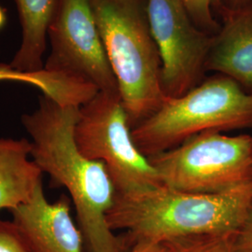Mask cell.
<instances>
[{
    "mask_svg": "<svg viewBox=\"0 0 252 252\" xmlns=\"http://www.w3.org/2000/svg\"><path fill=\"white\" fill-rule=\"evenodd\" d=\"M79 109L39 96L37 108L21 118L31 137V158L53 185L67 189L88 252H129L125 236L114 234L107 221L117 193L108 169L85 157L75 142Z\"/></svg>",
    "mask_w": 252,
    "mask_h": 252,
    "instance_id": "cell-1",
    "label": "cell"
},
{
    "mask_svg": "<svg viewBox=\"0 0 252 252\" xmlns=\"http://www.w3.org/2000/svg\"><path fill=\"white\" fill-rule=\"evenodd\" d=\"M252 205V179L222 193H193L163 184L116 193L107 221L126 231L130 249L139 242L164 243L201 234L234 235Z\"/></svg>",
    "mask_w": 252,
    "mask_h": 252,
    "instance_id": "cell-2",
    "label": "cell"
},
{
    "mask_svg": "<svg viewBox=\"0 0 252 252\" xmlns=\"http://www.w3.org/2000/svg\"><path fill=\"white\" fill-rule=\"evenodd\" d=\"M108 62L131 126L152 115L165 98L162 61L146 0H91Z\"/></svg>",
    "mask_w": 252,
    "mask_h": 252,
    "instance_id": "cell-3",
    "label": "cell"
},
{
    "mask_svg": "<svg viewBox=\"0 0 252 252\" xmlns=\"http://www.w3.org/2000/svg\"><path fill=\"white\" fill-rule=\"evenodd\" d=\"M252 126V93L221 75L203 80L162 105L132 129L136 147L152 157L204 132H222Z\"/></svg>",
    "mask_w": 252,
    "mask_h": 252,
    "instance_id": "cell-4",
    "label": "cell"
},
{
    "mask_svg": "<svg viewBox=\"0 0 252 252\" xmlns=\"http://www.w3.org/2000/svg\"><path fill=\"white\" fill-rule=\"evenodd\" d=\"M118 91H99L79 109L76 145L85 157L105 163L117 193L161 185L150 159L136 147Z\"/></svg>",
    "mask_w": 252,
    "mask_h": 252,
    "instance_id": "cell-5",
    "label": "cell"
},
{
    "mask_svg": "<svg viewBox=\"0 0 252 252\" xmlns=\"http://www.w3.org/2000/svg\"><path fill=\"white\" fill-rule=\"evenodd\" d=\"M162 184L193 193H222L252 179V136L208 131L149 157Z\"/></svg>",
    "mask_w": 252,
    "mask_h": 252,
    "instance_id": "cell-6",
    "label": "cell"
},
{
    "mask_svg": "<svg viewBox=\"0 0 252 252\" xmlns=\"http://www.w3.org/2000/svg\"><path fill=\"white\" fill-rule=\"evenodd\" d=\"M48 40L45 70L81 78L99 91H118L91 0H59Z\"/></svg>",
    "mask_w": 252,
    "mask_h": 252,
    "instance_id": "cell-7",
    "label": "cell"
},
{
    "mask_svg": "<svg viewBox=\"0 0 252 252\" xmlns=\"http://www.w3.org/2000/svg\"><path fill=\"white\" fill-rule=\"evenodd\" d=\"M146 5L164 94L180 96L203 81L213 35L193 23L180 0H146Z\"/></svg>",
    "mask_w": 252,
    "mask_h": 252,
    "instance_id": "cell-8",
    "label": "cell"
},
{
    "mask_svg": "<svg viewBox=\"0 0 252 252\" xmlns=\"http://www.w3.org/2000/svg\"><path fill=\"white\" fill-rule=\"evenodd\" d=\"M70 200L63 194L50 203L41 181L29 200L10 211L31 252H83L84 240L71 217Z\"/></svg>",
    "mask_w": 252,
    "mask_h": 252,
    "instance_id": "cell-9",
    "label": "cell"
},
{
    "mask_svg": "<svg viewBox=\"0 0 252 252\" xmlns=\"http://www.w3.org/2000/svg\"><path fill=\"white\" fill-rule=\"evenodd\" d=\"M220 28L212 37L206 71L221 74L252 93V0L222 8Z\"/></svg>",
    "mask_w": 252,
    "mask_h": 252,
    "instance_id": "cell-10",
    "label": "cell"
},
{
    "mask_svg": "<svg viewBox=\"0 0 252 252\" xmlns=\"http://www.w3.org/2000/svg\"><path fill=\"white\" fill-rule=\"evenodd\" d=\"M27 138H0V211L25 204L42 181Z\"/></svg>",
    "mask_w": 252,
    "mask_h": 252,
    "instance_id": "cell-11",
    "label": "cell"
},
{
    "mask_svg": "<svg viewBox=\"0 0 252 252\" xmlns=\"http://www.w3.org/2000/svg\"><path fill=\"white\" fill-rule=\"evenodd\" d=\"M21 26V42L9 64L22 72H38L44 68L43 56L48 28L59 0H14Z\"/></svg>",
    "mask_w": 252,
    "mask_h": 252,
    "instance_id": "cell-12",
    "label": "cell"
},
{
    "mask_svg": "<svg viewBox=\"0 0 252 252\" xmlns=\"http://www.w3.org/2000/svg\"><path fill=\"white\" fill-rule=\"evenodd\" d=\"M12 81L36 87L43 94L62 105L72 104L80 94V83L75 78L44 68L38 72H22L9 63H0V82Z\"/></svg>",
    "mask_w": 252,
    "mask_h": 252,
    "instance_id": "cell-13",
    "label": "cell"
},
{
    "mask_svg": "<svg viewBox=\"0 0 252 252\" xmlns=\"http://www.w3.org/2000/svg\"><path fill=\"white\" fill-rule=\"evenodd\" d=\"M234 235H191L164 243L168 246L170 252H234Z\"/></svg>",
    "mask_w": 252,
    "mask_h": 252,
    "instance_id": "cell-14",
    "label": "cell"
},
{
    "mask_svg": "<svg viewBox=\"0 0 252 252\" xmlns=\"http://www.w3.org/2000/svg\"><path fill=\"white\" fill-rule=\"evenodd\" d=\"M189 17L197 27L211 35H215L220 24L215 13L220 8V0H180Z\"/></svg>",
    "mask_w": 252,
    "mask_h": 252,
    "instance_id": "cell-15",
    "label": "cell"
},
{
    "mask_svg": "<svg viewBox=\"0 0 252 252\" xmlns=\"http://www.w3.org/2000/svg\"><path fill=\"white\" fill-rule=\"evenodd\" d=\"M0 252H32L12 221L0 220Z\"/></svg>",
    "mask_w": 252,
    "mask_h": 252,
    "instance_id": "cell-16",
    "label": "cell"
},
{
    "mask_svg": "<svg viewBox=\"0 0 252 252\" xmlns=\"http://www.w3.org/2000/svg\"><path fill=\"white\" fill-rule=\"evenodd\" d=\"M234 252H252V205L243 224L234 235Z\"/></svg>",
    "mask_w": 252,
    "mask_h": 252,
    "instance_id": "cell-17",
    "label": "cell"
},
{
    "mask_svg": "<svg viewBox=\"0 0 252 252\" xmlns=\"http://www.w3.org/2000/svg\"><path fill=\"white\" fill-rule=\"evenodd\" d=\"M129 252H170L166 243L139 242L131 248Z\"/></svg>",
    "mask_w": 252,
    "mask_h": 252,
    "instance_id": "cell-18",
    "label": "cell"
},
{
    "mask_svg": "<svg viewBox=\"0 0 252 252\" xmlns=\"http://www.w3.org/2000/svg\"><path fill=\"white\" fill-rule=\"evenodd\" d=\"M248 0H220L222 8H234L245 3Z\"/></svg>",
    "mask_w": 252,
    "mask_h": 252,
    "instance_id": "cell-19",
    "label": "cell"
},
{
    "mask_svg": "<svg viewBox=\"0 0 252 252\" xmlns=\"http://www.w3.org/2000/svg\"><path fill=\"white\" fill-rule=\"evenodd\" d=\"M6 24H7V11L0 2V31L5 27Z\"/></svg>",
    "mask_w": 252,
    "mask_h": 252,
    "instance_id": "cell-20",
    "label": "cell"
}]
</instances>
